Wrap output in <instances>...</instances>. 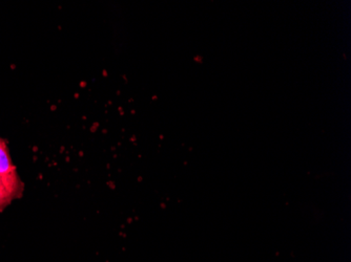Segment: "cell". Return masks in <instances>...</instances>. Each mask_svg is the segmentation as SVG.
I'll return each mask as SVG.
<instances>
[{
	"label": "cell",
	"mask_w": 351,
	"mask_h": 262,
	"mask_svg": "<svg viewBox=\"0 0 351 262\" xmlns=\"http://www.w3.org/2000/svg\"><path fill=\"white\" fill-rule=\"evenodd\" d=\"M0 179L5 188L11 191L16 198L21 196L23 186L12 161L7 144L3 139H0Z\"/></svg>",
	"instance_id": "1"
},
{
	"label": "cell",
	"mask_w": 351,
	"mask_h": 262,
	"mask_svg": "<svg viewBox=\"0 0 351 262\" xmlns=\"http://www.w3.org/2000/svg\"><path fill=\"white\" fill-rule=\"evenodd\" d=\"M15 195L5 188V185L0 184V211H3L5 207L11 204L12 200H15Z\"/></svg>",
	"instance_id": "2"
},
{
	"label": "cell",
	"mask_w": 351,
	"mask_h": 262,
	"mask_svg": "<svg viewBox=\"0 0 351 262\" xmlns=\"http://www.w3.org/2000/svg\"><path fill=\"white\" fill-rule=\"evenodd\" d=\"M1 183H3V181H1V179H0V184H1Z\"/></svg>",
	"instance_id": "3"
}]
</instances>
